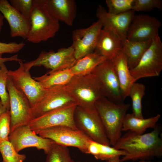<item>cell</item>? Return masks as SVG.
<instances>
[{"instance_id": "4fadbf2b", "label": "cell", "mask_w": 162, "mask_h": 162, "mask_svg": "<svg viewBox=\"0 0 162 162\" xmlns=\"http://www.w3.org/2000/svg\"><path fill=\"white\" fill-rule=\"evenodd\" d=\"M76 61L71 45L67 48H60L56 52L42 51L31 62L32 67L42 66L50 71H55L70 68Z\"/></svg>"}, {"instance_id": "f35d334b", "label": "cell", "mask_w": 162, "mask_h": 162, "mask_svg": "<svg viewBox=\"0 0 162 162\" xmlns=\"http://www.w3.org/2000/svg\"><path fill=\"white\" fill-rule=\"evenodd\" d=\"M120 157H117L114 159L109 160V162H120Z\"/></svg>"}, {"instance_id": "6da1fadb", "label": "cell", "mask_w": 162, "mask_h": 162, "mask_svg": "<svg viewBox=\"0 0 162 162\" xmlns=\"http://www.w3.org/2000/svg\"><path fill=\"white\" fill-rule=\"evenodd\" d=\"M151 132L139 134L129 130L113 146L125 151L127 154L120 162L129 160H147L162 156V138L156 126Z\"/></svg>"}, {"instance_id": "52a82bcc", "label": "cell", "mask_w": 162, "mask_h": 162, "mask_svg": "<svg viewBox=\"0 0 162 162\" xmlns=\"http://www.w3.org/2000/svg\"><path fill=\"white\" fill-rule=\"evenodd\" d=\"M19 63V67L15 70H9L8 76L14 85L26 96L32 108L42 97L47 89L32 77L29 72L32 67L31 61Z\"/></svg>"}, {"instance_id": "44dd1931", "label": "cell", "mask_w": 162, "mask_h": 162, "mask_svg": "<svg viewBox=\"0 0 162 162\" xmlns=\"http://www.w3.org/2000/svg\"><path fill=\"white\" fill-rule=\"evenodd\" d=\"M112 62L119 83L122 98L124 101L128 96L133 84L135 82L130 72L123 49Z\"/></svg>"}, {"instance_id": "83f0119b", "label": "cell", "mask_w": 162, "mask_h": 162, "mask_svg": "<svg viewBox=\"0 0 162 162\" xmlns=\"http://www.w3.org/2000/svg\"><path fill=\"white\" fill-rule=\"evenodd\" d=\"M46 162H75L71 158L69 149L55 143L47 154Z\"/></svg>"}, {"instance_id": "ffe728a7", "label": "cell", "mask_w": 162, "mask_h": 162, "mask_svg": "<svg viewBox=\"0 0 162 162\" xmlns=\"http://www.w3.org/2000/svg\"><path fill=\"white\" fill-rule=\"evenodd\" d=\"M51 15L58 22L72 26L76 16V5L74 0H42Z\"/></svg>"}, {"instance_id": "277c9868", "label": "cell", "mask_w": 162, "mask_h": 162, "mask_svg": "<svg viewBox=\"0 0 162 162\" xmlns=\"http://www.w3.org/2000/svg\"><path fill=\"white\" fill-rule=\"evenodd\" d=\"M30 20L31 27L26 40L33 43L54 37L59 29V22L50 14L42 0H35Z\"/></svg>"}, {"instance_id": "74e56055", "label": "cell", "mask_w": 162, "mask_h": 162, "mask_svg": "<svg viewBox=\"0 0 162 162\" xmlns=\"http://www.w3.org/2000/svg\"><path fill=\"white\" fill-rule=\"evenodd\" d=\"M4 17L3 15L1 13H0V33L4 24Z\"/></svg>"}, {"instance_id": "d6986e66", "label": "cell", "mask_w": 162, "mask_h": 162, "mask_svg": "<svg viewBox=\"0 0 162 162\" xmlns=\"http://www.w3.org/2000/svg\"><path fill=\"white\" fill-rule=\"evenodd\" d=\"M122 40L113 29L102 28L99 34L94 52L111 60L123 48Z\"/></svg>"}, {"instance_id": "9a60e30c", "label": "cell", "mask_w": 162, "mask_h": 162, "mask_svg": "<svg viewBox=\"0 0 162 162\" xmlns=\"http://www.w3.org/2000/svg\"><path fill=\"white\" fill-rule=\"evenodd\" d=\"M102 27L101 22L98 20L88 27L77 29L73 31L72 45L76 60L94 52Z\"/></svg>"}, {"instance_id": "30bf717a", "label": "cell", "mask_w": 162, "mask_h": 162, "mask_svg": "<svg viewBox=\"0 0 162 162\" xmlns=\"http://www.w3.org/2000/svg\"><path fill=\"white\" fill-rule=\"evenodd\" d=\"M77 106L73 104L52 110L34 118L27 125L34 132L58 126L78 129L74 120V112Z\"/></svg>"}, {"instance_id": "1f68e13d", "label": "cell", "mask_w": 162, "mask_h": 162, "mask_svg": "<svg viewBox=\"0 0 162 162\" xmlns=\"http://www.w3.org/2000/svg\"><path fill=\"white\" fill-rule=\"evenodd\" d=\"M10 4L24 17L30 20L35 0H10Z\"/></svg>"}, {"instance_id": "4dcf8cb0", "label": "cell", "mask_w": 162, "mask_h": 162, "mask_svg": "<svg viewBox=\"0 0 162 162\" xmlns=\"http://www.w3.org/2000/svg\"><path fill=\"white\" fill-rule=\"evenodd\" d=\"M134 0H106L108 12L118 14L132 10Z\"/></svg>"}, {"instance_id": "8fae6325", "label": "cell", "mask_w": 162, "mask_h": 162, "mask_svg": "<svg viewBox=\"0 0 162 162\" xmlns=\"http://www.w3.org/2000/svg\"><path fill=\"white\" fill-rule=\"evenodd\" d=\"M64 87L56 86L47 89L41 99L32 108L34 118L58 108L73 104L77 105Z\"/></svg>"}, {"instance_id": "4316f807", "label": "cell", "mask_w": 162, "mask_h": 162, "mask_svg": "<svg viewBox=\"0 0 162 162\" xmlns=\"http://www.w3.org/2000/svg\"><path fill=\"white\" fill-rule=\"evenodd\" d=\"M146 87L140 83L134 82L130 90L128 96L132 103V113L137 118H144L142 114V101L145 94Z\"/></svg>"}, {"instance_id": "603a6c76", "label": "cell", "mask_w": 162, "mask_h": 162, "mask_svg": "<svg viewBox=\"0 0 162 162\" xmlns=\"http://www.w3.org/2000/svg\"><path fill=\"white\" fill-rule=\"evenodd\" d=\"M160 117L159 114L145 119L135 117L132 113H127L123 120L122 131L129 130L136 133L144 134L148 128H154Z\"/></svg>"}, {"instance_id": "2e32d148", "label": "cell", "mask_w": 162, "mask_h": 162, "mask_svg": "<svg viewBox=\"0 0 162 162\" xmlns=\"http://www.w3.org/2000/svg\"><path fill=\"white\" fill-rule=\"evenodd\" d=\"M160 22L148 15H135L129 28L126 39L135 41L153 40L158 35Z\"/></svg>"}, {"instance_id": "8992f818", "label": "cell", "mask_w": 162, "mask_h": 162, "mask_svg": "<svg viewBox=\"0 0 162 162\" xmlns=\"http://www.w3.org/2000/svg\"><path fill=\"white\" fill-rule=\"evenodd\" d=\"M34 132L59 145L76 148L86 154L89 143L92 140L79 130L65 126L53 127Z\"/></svg>"}, {"instance_id": "b9f144b4", "label": "cell", "mask_w": 162, "mask_h": 162, "mask_svg": "<svg viewBox=\"0 0 162 162\" xmlns=\"http://www.w3.org/2000/svg\"><path fill=\"white\" fill-rule=\"evenodd\" d=\"M77 162H80V161H77Z\"/></svg>"}, {"instance_id": "ee69618b", "label": "cell", "mask_w": 162, "mask_h": 162, "mask_svg": "<svg viewBox=\"0 0 162 162\" xmlns=\"http://www.w3.org/2000/svg\"></svg>"}, {"instance_id": "cb8c5ba5", "label": "cell", "mask_w": 162, "mask_h": 162, "mask_svg": "<svg viewBox=\"0 0 162 162\" xmlns=\"http://www.w3.org/2000/svg\"><path fill=\"white\" fill-rule=\"evenodd\" d=\"M70 68L55 71L33 79L39 82L45 88L56 86H64L74 76Z\"/></svg>"}, {"instance_id": "60d3db41", "label": "cell", "mask_w": 162, "mask_h": 162, "mask_svg": "<svg viewBox=\"0 0 162 162\" xmlns=\"http://www.w3.org/2000/svg\"><path fill=\"white\" fill-rule=\"evenodd\" d=\"M105 162H109L108 160L106 161Z\"/></svg>"}, {"instance_id": "7a4b0ae2", "label": "cell", "mask_w": 162, "mask_h": 162, "mask_svg": "<svg viewBox=\"0 0 162 162\" xmlns=\"http://www.w3.org/2000/svg\"><path fill=\"white\" fill-rule=\"evenodd\" d=\"M64 88L77 106L87 110L95 109L96 102L106 98L99 80L92 73L74 76Z\"/></svg>"}, {"instance_id": "ac0fdd59", "label": "cell", "mask_w": 162, "mask_h": 162, "mask_svg": "<svg viewBox=\"0 0 162 162\" xmlns=\"http://www.w3.org/2000/svg\"><path fill=\"white\" fill-rule=\"evenodd\" d=\"M0 11L9 24L10 36L26 39L31 27L30 20L23 16L7 0H0Z\"/></svg>"}, {"instance_id": "9c48e42d", "label": "cell", "mask_w": 162, "mask_h": 162, "mask_svg": "<svg viewBox=\"0 0 162 162\" xmlns=\"http://www.w3.org/2000/svg\"><path fill=\"white\" fill-rule=\"evenodd\" d=\"M162 70V43L158 35L137 65L130 70L135 82L143 78L158 76Z\"/></svg>"}, {"instance_id": "ab89813d", "label": "cell", "mask_w": 162, "mask_h": 162, "mask_svg": "<svg viewBox=\"0 0 162 162\" xmlns=\"http://www.w3.org/2000/svg\"><path fill=\"white\" fill-rule=\"evenodd\" d=\"M138 162H151L150 161H146L145 160H140V161H139ZM158 162H162V161H160Z\"/></svg>"}, {"instance_id": "7c38bea8", "label": "cell", "mask_w": 162, "mask_h": 162, "mask_svg": "<svg viewBox=\"0 0 162 162\" xmlns=\"http://www.w3.org/2000/svg\"><path fill=\"white\" fill-rule=\"evenodd\" d=\"M91 73L99 80L106 98L115 103H123L119 81L111 61L105 60Z\"/></svg>"}, {"instance_id": "d6a6232c", "label": "cell", "mask_w": 162, "mask_h": 162, "mask_svg": "<svg viewBox=\"0 0 162 162\" xmlns=\"http://www.w3.org/2000/svg\"><path fill=\"white\" fill-rule=\"evenodd\" d=\"M154 8L161 10V0H134L132 10L135 11H149Z\"/></svg>"}, {"instance_id": "5bb4252c", "label": "cell", "mask_w": 162, "mask_h": 162, "mask_svg": "<svg viewBox=\"0 0 162 162\" xmlns=\"http://www.w3.org/2000/svg\"><path fill=\"white\" fill-rule=\"evenodd\" d=\"M8 140L18 152L27 148L34 147L43 150L46 154L55 143L50 139L37 135L27 125L20 126L10 132Z\"/></svg>"}, {"instance_id": "e0dca14e", "label": "cell", "mask_w": 162, "mask_h": 162, "mask_svg": "<svg viewBox=\"0 0 162 162\" xmlns=\"http://www.w3.org/2000/svg\"><path fill=\"white\" fill-rule=\"evenodd\" d=\"M135 12L131 10L120 14H113L99 5L97 9L96 15L101 22L103 28L113 29L123 40L126 39L129 28L135 15Z\"/></svg>"}, {"instance_id": "f546056e", "label": "cell", "mask_w": 162, "mask_h": 162, "mask_svg": "<svg viewBox=\"0 0 162 162\" xmlns=\"http://www.w3.org/2000/svg\"><path fill=\"white\" fill-rule=\"evenodd\" d=\"M8 71L4 63L0 64V99L4 107L9 110V97L6 90Z\"/></svg>"}, {"instance_id": "484cf974", "label": "cell", "mask_w": 162, "mask_h": 162, "mask_svg": "<svg viewBox=\"0 0 162 162\" xmlns=\"http://www.w3.org/2000/svg\"><path fill=\"white\" fill-rule=\"evenodd\" d=\"M86 154L93 155L97 160L106 161L124 156L127 153L124 150L117 149L92 140L88 146Z\"/></svg>"}, {"instance_id": "f1b7e54d", "label": "cell", "mask_w": 162, "mask_h": 162, "mask_svg": "<svg viewBox=\"0 0 162 162\" xmlns=\"http://www.w3.org/2000/svg\"><path fill=\"white\" fill-rule=\"evenodd\" d=\"M0 153L5 162H24L26 158L24 154H20L8 141L0 142Z\"/></svg>"}, {"instance_id": "3957f363", "label": "cell", "mask_w": 162, "mask_h": 162, "mask_svg": "<svg viewBox=\"0 0 162 162\" xmlns=\"http://www.w3.org/2000/svg\"><path fill=\"white\" fill-rule=\"evenodd\" d=\"M95 105L110 145L113 146L122 136L123 120L130 105L115 103L104 98L97 101Z\"/></svg>"}, {"instance_id": "7bdbcfd3", "label": "cell", "mask_w": 162, "mask_h": 162, "mask_svg": "<svg viewBox=\"0 0 162 162\" xmlns=\"http://www.w3.org/2000/svg\"><path fill=\"white\" fill-rule=\"evenodd\" d=\"M2 162H5L3 161Z\"/></svg>"}, {"instance_id": "7402d4cb", "label": "cell", "mask_w": 162, "mask_h": 162, "mask_svg": "<svg viewBox=\"0 0 162 162\" xmlns=\"http://www.w3.org/2000/svg\"><path fill=\"white\" fill-rule=\"evenodd\" d=\"M152 40L135 41L122 40L123 49L130 70L134 68L151 45Z\"/></svg>"}, {"instance_id": "d4e9b609", "label": "cell", "mask_w": 162, "mask_h": 162, "mask_svg": "<svg viewBox=\"0 0 162 162\" xmlns=\"http://www.w3.org/2000/svg\"><path fill=\"white\" fill-rule=\"evenodd\" d=\"M106 59L94 52L77 60L70 68L74 76H81L91 73L99 64Z\"/></svg>"}, {"instance_id": "836d02e7", "label": "cell", "mask_w": 162, "mask_h": 162, "mask_svg": "<svg viewBox=\"0 0 162 162\" xmlns=\"http://www.w3.org/2000/svg\"><path fill=\"white\" fill-rule=\"evenodd\" d=\"M11 119L10 111L7 110L0 117V142L8 140Z\"/></svg>"}, {"instance_id": "8d00e7d4", "label": "cell", "mask_w": 162, "mask_h": 162, "mask_svg": "<svg viewBox=\"0 0 162 162\" xmlns=\"http://www.w3.org/2000/svg\"><path fill=\"white\" fill-rule=\"evenodd\" d=\"M7 110H8L3 106L0 99V117L2 114Z\"/></svg>"}, {"instance_id": "d590c367", "label": "cell", "mask_w": 162, "mask_h": 162, "mask_svg": "<svg viewBox=\"0 0 162 162\" xmlns=\"http://www.w3.org/2000/svg\"><path fill=\"white\" fill-rule=\"evenodd\" d=\"M2 54H0V64L9 61H15L19 62L22 61L18 58V54L9 57L4 58L2 57Z\"/></svg>"}, {"instance_id": "5b68a950", "label": "cell", "mask_w": 162, "mask_h": 162, "mask_svg": "<svg viewBox=\"0 0 162 162\" xmlns=\"http://www.w3.org/2000/svg\"><path fill=\"white\" fill-rule=\"evenodd\" d=\"M6 87L10 100V133L20 126L27 125L34 118L28 99L14 85L8 76Z\"/></svg>"}, {"instance_id": "ba28073f", "label": "cell", "mask_w": 162, "mask_h": 162, "mask_svg": "<svg viewBox=\"0 0 162 162\" xmlns=\"http://www.w3.org/2000/svg\"><path fill=\"white\" fill-rule=\"evenodd\" d=\"M74 120L77 128L92 140L110 146L96 108L87 110L77 106L74 112Z\"/></svg>"}, {"instance_id": "e575fe53", "label": "cell", "mask_w": 162, "mask_h": 162, "mask_svg": "<svg viewBox=\"0 0 162 162\" xmlns=\"http://www.w3.org/2000/svg\"><path fill=\"white\" fill-rule=\"evenodd\" d=\"M25 45L22 42L17 43L14 42L9 43L0 42V54L16 53L20 51Z\"/></svg>"}]
</instances>
